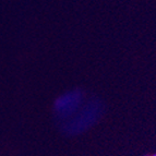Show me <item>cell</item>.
I'll use <instances>...</instances> for the list:
<instances>
[{"label":"cell","mask_w":156,"mask_h":156,"mask_svg":"<svg viewBox=\"0 0 156 156\" xmlns=\"http://www.w3.org/2000/svg\"><path fill=\"white\" fill-rule=\"evenodd\" d=\"M82 93L80 91H72L58 97L55 101V110L60 116H68L80 106L82 101Z\"/></svg>","instance_id":"6da1fadb"},{"label":"cell","mask_w":156,"mask_h":156,"mask_svg":"<svg viewBox=\"0 0 156 156\" xmlns=\"http://www.w3.org/2000/svg\"><path fill=\"white\" fill-rule=\"evenodd\" d=\"M144 156H156V153L155 154H152V155H144Z\"/></svg>","instance_id":"7a4b0ae2"}]
</instances>
